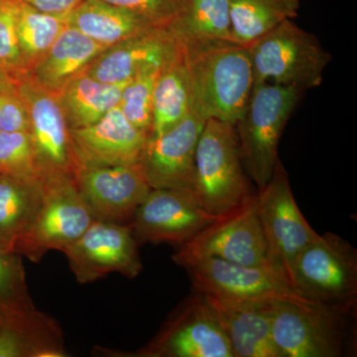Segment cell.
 Instances as JSON below:
<instances>
[{
    "mask_svg": "<svg viewBox=\"0 0 357 357\" xmlns=\"http://www.w3.org/2000/svg\"><path fill=\"white\" fill-rule=\"evenodd\" d=\"M304 91L274 84H253L236 131L241 160L258 189L273 175L286 124Z\"/></svg>",
    "mask_w": 357,
    "mask_h": 357,
    "instance_id": "obj_3",
    "label": "cell"
},
{
    "mask_svg": "<svg viewBox=\"0 0 357 357\" xmlns=\"http://www.w3.org/2000/svg\"><path fill=\"white\" fill-rule=\"evenodd\" d=\"M181 51L182 44L167 26L155 27L105 49L86 73L103 83H128L145 70L163 67Z\"/></svg>",
    "mask_w": 357,
    "mask_h": 357,
    "instance_id": "obj_17",
    "label": "cell"
},
{
    "mask_svg": "<svg viewBox=\"0 0 357 357\" xmlns=\"http://www.w3.org/2000/svg\"><path fill=\"white\" fill-rule=\"evenodd\" d=\"M272 337L282 357H337L349 310L328 305L272 301Z\"/></svg>",
    "mask_w": 357,
    "mask_h": 357,
    "instance_id": "obj_8",
    "label": "cell"
},
{
    "mask_svg": "<svg viewBox=\"0 0 357 357\" xmlns=\"http://www.w3.org/2000/svg\"><path fill=\"white\" fill-rule=\"evenodd\" d=\"M0 175L40 178L29 131L0 132Z\"/></svg>",
    "mask_w": 357,
    "mask_h": 357,
    "instance_id": "obj_31",
    "label": "cell"
},
{
    "mask_svg": "<svg viewBox=\"0 0 357 357\" xmlns=\"http://www.w3.org/2000/svg\"><path fill=\"white\" fill-rule=\"evenodd\" d=\"M137 357H234L229 338L197 292L176 307Z\"/></svg>",
    "mask_w": 357,
    "mask_h": 357,
    "instance_id": "obj_11",
    "label": "cell"
},
{
    "mask_svg": "<svg viewBox=\"0 0 357 357\" xmlns=\"http://www.w3.org/2000/svg\"><path fill=\"white\" fill-rule=\"evenodd\" d=\"M167 27L182 44L230 41L229 0H185L182 11Z\"/></svg>",
    "mask_w": 357,
    "mask_h": 357,
    "instance_id": "obj_27",
    "label": "cell"
},
{
    "mask_svg": "<svg viewBox=\"0 0 357 357\" xmlns=\"http://www.w3.org/2000/svg\"><path fill=\"white\" fill-rule=\"evenodd\" d=\"M203 258H218L245 266H268L267 248L255 195L218 215L190 241L178 245L172 260L180 267Z\"/></svg>",
    "mask_w": 357,
    "mask_h": 357,
    "instance_id": "obj_7",
    "label": "cell"
},
{
    "mask_svg": "<svg viewBox=\"0 0 357 357\" xmlns=\"http://www.w3.org/2000/svg\"><path fill=\"white\" fill-rule=\"evenodd\" d=\"M17 91L29 116V133L40 178L43 183L63 178L76 181L79 163L57 93L39 86L29 77L20 81Z\"/></svg>",
    "mask_w": 357,
    "mask_h": 357,
    "instance_id": "obj_9",
    "label": "cell"
},
{
    "mask_svg": "<svg viewBox=\"0 0 357 357\" xmlns=\"http://www.w3.org/2000/svg\"><path fill=\"white\" fill-rule=\"evenodd\" d=\"M182 45L192 112L204 121L218 119L236 126L255 83L248 48L225 40Z\"/></svg>",
    "mask_w": 357,
    "mask_h": 357,
    "instance_id": "obj_1",
    "label": "cell"
},
{
    "mask_svg": "<svg viewBox=\"0 0 357 357\" xmlns=\"http://www.w3.org/2000/svg\"><path fill=\"white\" fill-rule=\"evenodd\" d=\"M293 289L317 304L349 310L357 294L356 249L337 234H318L296 260Z\"/></svg>",
    "mask_w": 357,
    "mask_h": 357,
    "instance_id": "obj_6",
    "label": "cell"
},
{
    "mask_svg": "<svg viewBox=\"0 0 357 357\" xmlns=\"http://www.w3.org/2000/svg\"><path fill=\"white\" fill-rule=\"evenodd\" d=\"M137 14L155 26L165 27L173 22L184 7L185 0H102Z\"/></svg>",
    "mask_w": 357,
    "mask_h": 357,
    "instance_id": "obj_33",
    "label": "cell"
},
{
    "mask_svg": "<svg viewBox=\"0 0 357 357\" xmlns=\"http://www.w3.org/2000/svg\"><path fill=\"white\" fill-rule=\"evenodd\" d=\"M300 0H229L230 42L248 46L299 14Z\"/></svg>",
    "mask_w": 357,
    "mask_h": 357,
    "instance_id": "obj_26",
    "label": "cell"
},
{
    "mask_svg": "<svg viewBox=\"0 0 357 357\" xmlns=\"http://www.w3.org/2000/svg\"><path fill=\"white\" fill-rule=\"evenodd\" d=\"M44 185L43 204L15 248V253L33 263L41 261L49 251L64 252L93 220L76 181L63 178Z\"/></svg>",
    "mask_w": 357,
    "mask_h": 357,
    "instance_id": "obj_10",
    "label": "cell"
},
{
    "mask_svg": "<svg viewBox=\"0 0 357 357\" xmlns=\"http://www.w3.org/2000/svg\"><path fill=\"white\" fill-rule=\"evenodd\" d=\"M57 319L35 309L0 316V357H66Z\"/></svg>",
    "mask_w": 357,
    "mask_h": 357,
    "instance_id": "obj_20",
    "label": "cell"
},
{
    "mask_svg": "<svg viewBox=\"0 0 357 357\" xmlns=\"http://www.w3.org/2000/svg\"><path fill=\"white\" fill-rule=\"evenodd\" d=\"M107 47L67 23L46 55L27 77L53 93H59L73 79L83 74Z\"/></svg>",
    "mask_w": 357,
    "mask_h": 357,
    "instance_id": "obj_21",
    "label": "cell"
},
{
    "mask_svg": "<svg viewBox=\"0 0 357 357\" xmlns=\"http://www.w3.org/2000/svg\"><path fill=\"white\" fill-rule=\"evenodd\" d=\"M161 68L145 70L134 77L122 91L119 107L136 128L151 135L152 100L155 82Z\"/></svg>",
    "mask_w": 357,
    "mask_h": 357,
    "instance_id": "obj_30",
    "label": "cell"
},
{
    "mask_svg": "<svg viewBox=\"0 0 357 357\" xmlns=\"http://www.w3.org/2000/svg\"><path fill=\"white\" fill-rule=\"evenodd\" d=\"M191 88L184 49L160 70L152 100L151 135H161L191 112Z\"/></svg>",
    "mask_w": 357,
    "mask_h": 357,
    "instance_id": "obj_25",
    "label": "cell"
},
{
    "mask_svg": "<svg viewBox=\"0 0 357 357\" xmlns=\"http://www.w3.org/2000/svg\"><path fill=\"white\" fill-rule=\"evenodd\" d=\"M23 3L52 15L67 16L84 0H20Z\"/></svg>",
    "mask_w": 357,
    "mask_h": 357,
    "instance_id": "obj_35",
    "label": "cell"
},
{
    "mask_svg": "<svg viewBox=\"0 0 357 357\" xmlns=\"http://www.w3.org/2000/svg\"><path fill=\"white\" fill-rule=\"evenodd\" d=\"M68 24L102 46H114L155 26L137 14L102 0H84L66 16Z\"/></svg>",
    "mask_w": 357,
    "mask_h": 357,
    "instance_id": "obj_23",
    "label": "cell"
},
{
    "mask_svg": "<svg viewBox=\"0 0 357 357\" xmlns=\"http://www.w3.org/2000/svg\"><path fill=\"white\" fill-rule=\"evenodd\" d=\"M35 309L22 256L0 248V316Z\"/></svg>",
    "mask_w": 357,
    "mask_h": 357,
    "instance_id": "obj_29",
    "label": "cell"
},
{
    "mask_svg": "<svg viewBox=\"0 0 357 357\" xmlns=\"http://www.w3.org/2000/svg\"><path fill=\"white\" fill-rule=\"evenodd\" d=\"M241 163L234 126L218 119L206 121L195 154L192 192L208 213L223 215L250 194Z\"/></svg>",
    "mask_w": 357,
    "mask_h": 357,
    "instance_id": "obj_4",
    "label": "cell"
},
{
    "mask_svg": "<svg viewBox=\"0 0 357 357\" xmlns=\"http://www.w3.org/2000/svg\"><path fill=\"white\" fill-rule=\"evenodd\" d=\"M45 198L41 178L0 175V248L15 252L18 241L34 222Z\"/></svg>",
    "mask_w": 357,
    "mask_h": 357,
    "instance_id": "obj_22",
    "label": "cell"
},
{
    "mask_svg": "<svg viewBox=\"0 0 357 357\" xmlns=\"http://www.w3.org/2000/svg\"><path fill=\"white\" fill-rule=\"evenodd\" d=\"M76 184L93 220L130 225L152 188L139 163L117 166L79 165Z\"/></svg>",
    "mask_w": 357,
    "mask_h": 357,
    "instance_id": "obj_15",
    "label": "cell"
},
{
    "mask_svg": "<svg viewBox=\"0 0 357 357\" xmlns=\"http://www.w3.org/2000/svg\"><path fill=\"white\" fill-rule=\"evenodd\" d=\"M203 295L229 338L234 357H282L272 337V301L253 302Z\"/></svg>",
    "mask_w": 357,
    "mask_h": 357,
    "instance_id": "obj_19",
    "label": "cell"
},
{
    "mask_svg": "<svg viewBox=\"0 0 357 357\" xmlns=\"http://www.w3.org/2000/svg\"><path fill=\"white\" fill-rule=\"evenodd\" d=\"M128 83H103L84 72L66 84L57 95L70 130L91 126L119 107Z\"/></svg>",
    "mask_w": 357,
    "mask_h": 357,
    "instance_id": "obj_24",
    "label": "cell"
},
{
    "mask_svg": "<svg viewBox=\"0 0 357 357\" xmlns=\"http://www.w3.org/2000/svg\"><path fill=\"white\" fill-rule=\"evenodd\" d=\"M191 191L151 189L134 213L131 229L137 243L181 245L215 220Z\"/></svg>",
    "mask_w": 357,
    "mask_h": 357,
    "instance_id": "obj_14",
    "label": "cell"
},
{
    "mask_svg": "<svg viewBox=\"0 0 357 357\" xmlns=\"http://www.w3.org/2000/svg\"><path fill=\"white\" fill-rule=\"evenodd\" d=\"M255 199L266 243L268 267L293 289L296 260L319 234L301 213L280 160L267 184L258 189Z\"/></svg>",
    "mask_w": 357,
    "mask_h": 357,
    "instance_id": "obj_5",
    "label": "cell"
},
{
    "mask_svg": "<svg viewBox=\"0 0 357 357\" xmlns=\"http://www.w3.org/2000/svg\"><path fill=\"white\" fill-rule=\"evenodd\" d=\"M183 268L197 292L206 295L253 302L283 301L317 305L296 293L268 266H245L218 258H203Z\"/></svg>",
    "mask_w": 357,
    "mask_h": 357,
    "instance_id": "obj_12",
    "label": "cell"
},
{
    "mask_svg": "<svg viewBox=\"0 0 357 357\" xmlns=\"http://www.w3.org/2000/svg\"><path fill=\"white\" fill-rule=\"evenodd\" d=\"M204 122L191 110L177 126L148 138L138 163L152 189L192 192L195 154Z\"/></svg>",
    "mask_w": 357,
    "mask_h": 357,
    "instance_id": "obj_16",
    "label": "cell"
},
{
    "mask_svg": "<svg viewBox=\"0 0 357 357\" xmlns=\"http://www.w3.org/2000/svg\"><path fill=\"white\" fill-rule=\"evenodd\" d=\"M18 82L0 67V93L17 91Z\"/></svg>",
    "mask_w": 357,
    "mask_h": 357,
    "instance_id": "obj_36",
    "label": "cell"
},
{
    "mask_svg": "<svg viewBox=\"0 0 357 357\" xmlns=\"http://www.w3.org/2000/svg\"><path fill=\"white\" fill-rule=\"evenodd\" d=\"M20 6V0H0V67L18 83L27 76L18 43Z\"/></svg>",
    "mask_w": 357,
    "mask_h": 357,
    "instance_id": "obj_32",
    "label": "cell"
},
{
    "mask_svg": "<svg viewBox=\"0 0 357 357\" xmlns=\"http://www.w3.org/2000/svg\"><path fill=\"white\" fill-rule=\"evenodd\" d=\"M66 26V16L41 13L20 1L17 16L18 43L27 76L46 55Z\"/></svg>",
    "mask_w": 357,
    "mask_h": 357,
    "instance_id": "obj_28",
    "label": "cell"
},
{
    "mask_svg": "<svg viewBox=\"0 0 357 357\" xmlns=\"http://www.w3.org/2000/svg\"><path fill=\"white\" fill-rule=\"evenodd\" d=\"M70 134L79 166L138 163L149 138L126 119L119 107L96 123L70 130Z\"/></svg>",
    "mask_w": 357,
    "mask_h": 357,
    "instance_id": "obj_18",
    "label": "cell"
},
{
    "mask_svg": "<svg viewBox=\"0 0 357 357\" xmlns=\"http://www.w3.org/2000/svg\"><path fill=\"white\" fill-rule=\"evenodd\" d=\"M253 81L274 84L305 91L318 88L332 60L314 35L293 20H286L245 46Z\"/></svg>",
    "mask_w": 357,
    "mask_h": 357,
    "instance_id": "obj_2",
    "label": "cell"
},
{
    "mask_svg": "<svg viewBox=\"0 0 357 357\" xmlns=\"http://www.w3.org/2000/svg\"><path fill=\"white\" fill-rule=\"evenodd\" d=\"M138 246L130 225L93 220L63 253L77 281L88 284L112 273L137 277L142 270Z\"/></svg>",
    "mask_w": 357,
    "mask_h": 357,
    "instance_id": "obj_13",
    "label": "cell"
},
{
    "mask_svg": "<svg viewBox=\"0 0 357 357\" xmlns=\"http://www.w3.org/2000/svg\"><path fill=\"white\" fill-rule=\"evenodd\" d=\"M29 131L27 109L18 91L0 93V132Z\"/></svg>",
    "mask_w": 357,
    "mask_h": 357,
    "instance_id": "obj_34",
    "label": "cell"
}]
</instances>
